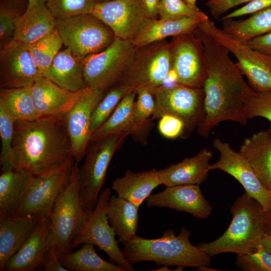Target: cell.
I'll return each mask as SVG.
<instances>
[{
	"mask_svg": "<svg viewBox=\"0 0 271 271\" xmlns=\"http://www.w3.org/2000/svg\"><path fill=\"white\" fill-rule=\"evenodd\" d=\"M194 32L202 42L207 70L203 87L205 116L198 132L208 138L210 131L222 121L245 125L249 104L256 92L244 80L225 47L199 28Z\"/></svg>",
	"mask_w": 271,
	"mask_h": 271,
	"instance_id": "obj_1",
	"label": "cell"
},
{
	"mask_svg": "<svg viewBox=\"0 0 271 271\" xmlns=\"http://www.w3.org/2000/svg\"><path fill=\"white\" fill-rule=\"evenodd\" d=\"M13 145L17 167L33 175H51L75 162L63 114L16 121Z\"/></svg>",
	"mask_w": 271,
	"mask_h": 271,
	"instance_id": "obj_2",
	"label": "cell"
},
{
	"mask_svg": "<svg viewBox=\"0 0 271 271\" xmlns=\"http://www.w3.org/2000/svg\"><path fill=\"white\" fill-rule=\"evenodd\" d=\"M191 232L182 227L178 235L171 229L161 237L146 239L135 235L123 242L122 253L126 260L133 264L152 261L157 265L186 267L209 266L210 257L189 241Z\"/></svg>",
	"mask_w": 271,
	"mask_h": 271,
	"instance_id": "obj_3",
	"label": "cell"
},
{
	"mask_svg": "<svg viewBox=\"0 0 271 271\" xmlns=\"http://www.w3.org/2000/svg\"><path fill=\"white\" fill-rule=\"evenodd\" d=\"M230 212L231 222L220 237L196 245L210 257L222 253L238 255L253 251L264 234L266 213L260 203L246 192L236 199Z\"/></svg>",
	"mask_w": 271,
	"mask_h": 271,
	"instance_id": "obj_4",
	"label": "cell"
},
{
	"mask_svg": "<svg viewBox=\"0 0 271 271\" xmlns=\"http://www.w3.org/2000/svg\"><path fill=\"white\" fill-rule=\"evenodd\" d=\"M79 168L75 162L69 181L57 196L49 214L51 224L47 247L53 250L59 258L73 251L72 243L88 218L80 195Z\"/></svg>",
	"mask_w": 271,
	"mask_h": 271,
	"instance_id": "obj_5",
	"label": "cell"
},
{
	"mask_svg": "<svg viewBox=\"0 0 271 271\" xmlns=\"http://www.w3.org/2000/svg\"><path fill=\"white\" fill-rule=\"evenodd\" d=\"M172 71L170 42L166 39L137 47L117 84L130 92L144 88L154 94Z\"/></svg>",
	"mask_w": 271,
	"mask_h": 271,
	"instance_id": "obj_6",
	"label": "cell"
},
{
	"mask_svg": "<svg viewBox=\"0 0 271 271\" xmlns=\"http://www.w3.org/2000/svg\"><path fill=\"white\" fill-rule=\"evenodd\" d=\"M198 28L235 56L236 65L255 92L271 91V55L251 48L246 42L218 28L209 18L203 20Z\"/></svg>",
	"mask_w": 271,
	"mask_h": 271,
	"instance_id": "obj_7",
	"label": "cell"
},
{
	"mask_svg": "<svg viewBox=\"0 0 271 271\" xmlns=\"http://www.w3.org/2000/svg\"><path fill=\"white\" fill-rule=\"evenodd\" d=\"M128 135L123 132L113 133L90 143L85 162L79 168V192L86 210L95 207L108 166Z\"/></svg>",
	"mask_w": 271,
	"mask_h": 271,
	"instance_id": "obj_8",
	"label": "cell"
},
{
	"mask_svg": "<svg viewBox=\"0 0 271 271\" xmlns=\"http://www.w3.org/2000/svg\"><path fill=\"white\" fill-rule=\"evenodd\" d=\"M63 45L82 58L107 48L116 38L112 30L92 13L56 19Z\"/></svg>",
	"mask_w": 271,
	"mask_h": 271,
	"instance_id": "obj_9",
	"label": "cell"
},
{
	"mask_svg": "<svg viewBox=\"0 0 271 271\" xmlns=\"http://www.w3.org/2000/svg\"><path fill=\"white\" fill-rule=\"evenodd\" d=\"M155 109L153 120L166 114L176 116L186 125L185 137L204 119L205 92L203 88H193L175 83L165 85L154 94Z\"/></svg>",
	"mask_w": 271,
	"mask_h": 271,
	"instance_id": "obj_10",
	"label": "cell"
},
{
	"mask_svg": "<svg viewBox=\"0 0 271 271\" xmlns=\"http://www.w3.org/2000/svg\"><path fill=\"white\" fill-rule=\"evenodd\" d=\"M137 48L131 41L116 38L105 50L85 57L83 69L87 86L107 91L117 84Z\"/></svg>",
	"mask_w": 271,
	"mask_h": 271,
	"instance_id": "obj_11",
	"label": "cell"
},
{
	"mask_svg": "<svg viewBox=\"0 0 271 271\" xmlns=\"http://www.w3.org/2000/svg\"><path fill=\"white\" fill-rule=\"evenodd\" d=\"M111 196V189L109 188L100 193L95 207L92 210H86V223L72 246L73 248L85 243H91L104 251L110 262L116 263L126 271H134V267L126 260L119 247L115 239L116 234L108 220L106 210Z\"/></svg>",
	"mask_w": 271,
	"mask_h": 271,
	"instance_id": "obj_12",
	"label": "cell"
},
{
	"mask_svg": "<svg viewBox=\"0 0 271 271\" xmlns=\"http://www.w3.org/2000/svg\"><path fill=\"white\" fill-rule=\"evenodd\" d=\"M172 71L176 84L203 88L207 77L203 48L194 31L173 37L170 42Z\"/></svg>",
	"mask_w": 271,
	"mask_h": 271,
	"instance_id": "obj_13",
	"label": "cell"
},
{
	"mask_svg": "<svg viewBox=\"0 0 271 271\" xmlns=\"http://www.w3.org/2000/svg\"><path fill=\"white\" fill-rule=\"evenodd\" d=\"M92 14L107 25L116 38L131 42L151 18L142 0L97 2Z\"/></svg>",
	"mask_w": 271,
	"mask_h": 271,
	"instance_id": "obj_14",
	"label": "cell"
},
{
	"mask_svg": "<svg viewBox=\"0 0 271 271\" xmlns=\"http://www.w3.org/2000/svg\"><path fill=\"white\" fill-rule=\"evenodd\" d=\"M73 164L51 175H32L13 217L49 216L57 196L69 181Z\"/></svg>",
	"mask_w": 271,
	"mask_h": 271,
	"instance_id": "obj_15",
	"label": "cell"
},
{
	"mask_svg": "<svg viewBox=\"0 0 271 271\" xmlns=\"http://www.w3.org/2000/svg\"><path fill=\"white\" fill-rule=\"evenodd\" d=\"M212 145L219 152V158L216 163L210 165V171L218 169L232 176L247 193L260 203L266 213L269 212L271 191L261 183L244 157L219 138L214 139Z\"/></svg>",
	"mask_w": 271,
	"mask_h": 271,
	"instance_id": "obj_16",
	"label": "cell"
},
{
	"mask_svg": "<svg viewBox=\"0 0 271 271\" xmlns=\"http://www.w3.org/2000/svg\"><path fill=\"white\" fill-rule=\"evenodd\" d=\"M42 76L29 46L12 38L1 48V88L31 87Z\"/></svg>",
	"mask_w": 271,
	"mask_h": 271,
	"instance_id": "obj_17",
	"label": "cell"
},
{
	"mask_svg": "<svg viewBox=\"0 0 271 271\" xmlns=\"http://www.w3.org/2000/svg\"><path fill=\"white\" fill-rule=\"evenodd\" d=\"M106 91L87 86L73 107L64 115L66 128L72 145V155L80 163L85 156L91 136V117L93 109Z\"/></svg>",
	"mask_w": 271,
	"mask_h": 271,
	"instance_id": "obj_18",
	"label": "cell"
},
{
	"mask_svg": "<svg viewBox=\"0 0 271 271\" xmlns=\"http://www.w3.org/2000/svg\"><path fill=\"white\" fill-rule=\"evenodd\" d=\"M145 201L148 207H166L190 213L199 219L208 218L213 210L199 185L167 187L162 192L151 194Z\"/></svg>",
	"mask_w": 271,
	"mask_h": 271,
	"instance_id": "obj_19",
	"label": "cell"
},
{
	"mask_svg": "<svg viewBox=\"0 0 271 271\" xmlns=\"http://www.w3.org/2000/svg\"><path fill=\"white\" fill-rule=\"evenodd\" d=\"M137 95V91H131L122 98L108 119L91 134L90 144L108 135L123 132L131 134L141 144H147L153 122L143 123L136 120L133 109Z\"/></svg>",
	"mask_w": 271,
	"mask_h": 271,
	"instance_id": "obj_20",
	"label": "cell"
},
{
	"mask_svg": "<svg viewBox=\"0 0 271 271\" xmlns=\"http://www.w3.org/2000/svg\"><path fill=\"white\" fill-rule=\"evenodd\" d=\"M83 89L69 90L45 76L38 78L31 86L35 107L40 116L64 114L78 101Z\"/></svg>",
	"mask_w": 271,
	"mask_h": 271,
	"instance_id": "obj_21",
	"label": "cell"
},
{
	"mask_svg": "<svg viewBox=\"0 0 271 271\" xmlns=\"http://www.w3.org/2000/svg\"><path fill=\"white\" fill-rule=\"evenodd\" d=\"M56 21L46 3L29 2L25 12L15 20L13 38L30 46L53 31Z\"/></svg>",
	"mask_w": 271,
	"mask_h": 271,
	"instance_id": "obj_22",
	"label": "cell"
},
{
	"mask_svg": "<svg viewBox=\"0 0 271 271\" xmlns=\"http://www.w3.org/2000/svg\"><path fill=\"white\" fill-rule=\"evenodd\" d=\"M51 224L49 216L43 217L21 248L7 261L3 270L32 271L43 266Z\"/></svg>",
	"mask_w": 271,
	"mask_h": 271,
	"instance_id": "obj_23",
	"label": "cell"
},
{
	"mask_svg": "<svg viewBox=\"0 0 271 271\" xmlns=\"http://www.w3.org/2000/svg\"><path fill=\"white\" fill-rule=\"evenodd\" d=\"M213 155L206 148L196 155L158 170L162 185L166 187L182 185H200L208 176L209 162Z\"/></svg>",
	"mask_w": 271,
	"mask_h": 271,
	"instance_id": "obj_24",
	"label": "cell"
},
{
	"mask_svg": "<svg viewBox=\"0 0 271 271\" xmlns=\"http://www.w3.org/2000/svg\"><path fill=\"white\" fill-rule=\"evenodd\" d=\"M44 217H0V270L23 245Z\"/></svg>",
	"mask_w": 271,
	"mask_h": 271,
	"instance_id": "obj_25",
	"label": "cell"
},
{
	"mask_svg": "<svg viewBox=\"0 0 271 271\" xmlns=\"http://www.w3.org/2000/svg\"><path fill=\"white\" fill-rule=\"evenodd\" d=\"M84 59L66 47L58 53L44 76L69 90H81L87 87L84 77Z\"/></svg>",
	"mask_w": 271,
	"mask_h": 271,
	"instance_id": "obj_26",
	"label": "cell"
},
{
	"mask_svg": "<svg viewBox=\"0 0 271 271\" xmlns=\"http://www.w3.org/2000/svg\"><path fill=\"white\" fill-rule=\"evenodd\" d=\"M239 152L261 183L271 191V138L268 130L260 131L245 139Z\"/></svg>",
	"mask_w": 271,
	"mask_h": 271,
	"instance_id": "obj_27",
	"label": "cell"
},
{
	"mask_svg": "<svg viewBox=\"0 0 271 271\" xmlns=\"http://www.w3.org/2000/svg\"><path fill=\"white\" fill-rule=\"evenodd\" d=\"M162 185L158 170L133 172L126 171L124 175L116 178L112 182L111 189L118 197L127 200L139 208L153 190Z\"/></svg>",
	"mask_w": 271,
	"mask_h": 271,
	"instance_id": "obj_28",
	"label": "cell"
},
{
	"mask_svg": "<svg viewBox=\"0 0 271 271\" xmlns=\"http://www.w3.org/2000/svg\"><path fill=\"white\" fill-rule=\"evenodd\" d=\"M203 20L190 17L168 20L150 18L131 42L136 47H140L169 37L193 32Z\"/></svg>",
	"mask_w": 271,
	"mask_h": 271,
	"instance_id": "obj_29",
	"label": "cell"
},
{
	"mask_svg": "<svg viewBox=\"0 0 271 271\" xmlns=\"http://www.w3.org/2000/svg\"><path fill=\"white\" fill-rule=\"evenodd\" d=\"M32 174L11 167L0 176V217H13Z\"/></svg>",
	"mask_w": 271,
	"mask_h": 271,
	"instance_id": "obj_30",
	"label": "cell"
},
{
	"mask_svg": "<svg viewBox=\"0 0 271 271\" xmlns=\"http://www.w3.org/2000/svg\"><path fill=\"white\" fill-rule=\"evenodd\" d=\"M139 208L131 202L111 195L106 210L109 223L118 238V243L128 241L136 235Z\"/></svg>",
	"mask_w": 271,
	"mask_h": 271,
	"instance_id": "obj_31",
	"label": "cell"
},
{
	"mask_svg": "<svg viewBox=\"0 0 271 271\" xmlns=\"http://www.w3.org/2000/svg\"><path fill=\"white\" fill-rule=\"evenodd\" d=\"M223 30L235 38L247 42L271 31V7L256 12L245 20H222Z\"/></svg>",
	"mask_w": 271,
	"mask_h": 271,
	"instance_id": "obj_32",
	"label": "cell"
},
{
	"mask_svg": "<svg viewBox=\"0 0 271 271\" xmlns=\"http://www.w3.org/2000/svg\"><path fill=\"white\" fill-rule=\"evenodd\" d=\"M94 246L85 243L80 249L62 255L60 261L69 270L126 271L118 264L102 259L96 252Z\"/></svg>",
	"mask_w": 271,
	"mask_h": 271,
	"instance_id": "obj_33",
	"label": "cell"
},
{
	"mask_svg": "<svg viewBox=\"0 0 271 271\" xmlns=\"http://www.w3.org/2000/svg\"><path fill=\"white\" fill-rule=\"evenodd\" d=\"M0 104L15 121L32 120L40 117L35 107L31 86L1 88Z\"/></svg>",
	"mask_w": 271,
	"mask_h": 271,
	"instance_id": "obj_34",
	"label": "cell"
},
{
	"mask_svg": "<svg viewBox=\"0 0 271 271\" xmlns=\"http://www.w3.org/2000/svg\"><path fill=\"white\" fill-rule=\"evenodd\" d=\"M63 45L62 40L55 28L48 35L29 46L35 63L43 75L61 50Z\"/></svg>",
	"mask_w": 271,
	"mask_h": 271,
	"instance_id": "obj_35",
	"label": "cell"
},
{
	"mask_svg": "<svg viewBox=\"0 0 271 271\" xmlns=\"http://www.w3.org/2000/svg\"><path fill=\"white\" fill-rule=\"evenodd\" d=\"M130 92L128 88L119 84L106 91L92 112L90 121L91 134L108 119L122 98Z\"/></svg>",
	"mask_w": 271,
	"mask_h": 271,
	"instance_id": "obj_36",
	"label": "cell"
},
{
	"mask_svg": "<svg viewBox=\"0 0 271 271\" xmlns=\"http://www.w3.org/2000/svg\"><path fill=\"white\" fill-rule=\"evenodd\" d=\"M28 4V0H1V48L13 38L15 20L25 12Z\"/></svg>",
	"mask_w": 271,
	"mask_h": 271,
	"instance_id": "obj_37",
	"label": "cell"
},
{
	"mask_svg": "<svg viewBox=\"0 0 271 271\" xmlns=\"http://www.w3.org/2000/svg\"><path fill=\"white\" fill-rule=\"evenodd\" d=\"M15 120L0 104V136L2 148L0 155L1 169L17 167L13 151V138Z\"/></svg>",
	"mask_w": 271,
	"mask_h": 271,
	"instance_id": "obj_38",
	"label": "cell"
},
{
	"mask_svg": "<svg viewBox=\"0 0 271 271\" xmlns=\"http://www.w3.org/2000/svg\"><path fill=\"white\" fill-rule=\"evenodd\" d=\"M96 0H47L46 4L56 19L92 13Z\"/></svg>",
	"mask_w": 271,
	"mask_h": 271,
	"instance_id": "obj_39",
	"label": "cell"
},
{
	"mask_svg": "<svg viewBox=\"0 0 271 271\" xmlns=\"http://www.w3.org/2000/svg\"><path fill=\"white\" fill-rule=\"evenodd\" d=\"M160 19L168 20L190 17L205 20L208 16L200 10L190 7L183 0H160L158 8Z\"/></svg>",
	"mask_w": 271,
	"mask_h": 271,
	"instance_id": "obj_40",
	"label": "cell"
},
{
	"mask_svg": "<svg viewBox=\"0 0 271 271\" xmlns=\"http://www.w3.org/2000/svg\"><path fill=\"white\" fill-rule=\"evenodd\" d=\"M235 264L244 271H271V253L257 246L253 251L237 255Z\"/></svg>",
	"mask_w": 271,
	"mask_h": 271,
	"instance_id": "obj_41",
	"label": "cell"
},
{
	"mask_svg": "<svg viewBox=\"0 0 271 271\" xmlns=\"http://www.w3.org/2000/svg\"><path fill=\"white\" fill-rule=\"evenodd\" d=\"M137 98L133 109V114L136 120L140 123L153 122L150 118L155 109L156 103L154 95L149 90L142 88L137 91Z\"/></svg>",
	"mask_w": 271,
	"mask_h": 271,
	"instance_id": "obj_42",
	"label": "cell"
},
{
	"mask_svg": "<svg viewBox=\"0 0 271 271\" xmlns=\"http://www.w3.org/2000/svg\"><path fill=\"white\" fill-rule=\"evenodd\" d=\"M248 119L261 117L271 123V91L256 92L247 110Z\"/></svg>",
	"mask_w": 271,
	"mask_h": 271,
	"instance_id": "obj_43",
	"label": "cell"
},
{
	"mask_svg": "<svg viewBox=\"0 0 271 271\" xmlns=\"http://www.w3.org/2000/svg\"><path fill=\"white\" fill-rule=\"evenodd\" d=\"M158 129L160 133L168 139L179 137L185 138L186 125L180 118L171 114H166L159 118Z\"/></svg>",
	"mask_w": 271,
	"mask_h": 271,
	"instance_id": "obj_44",
	"label": "cell"
},
{
	"mask_svg": "<svg viewBox=\"0 0 271 271\" xmlns=\"http://www.w3.org/2000/svg\"><path fill=\"white\" fill-rule=\"evenodd\" d=\"M271 7V0H252L244 6L224 16L222 20L238 18Z\"/></svg>",
	"mask_w": 271,
	"mask_h": 271,
	"instance_id": "obj_45",
	"label": "cell"
},
{
	"mask_svg": "<svg viewBox=\"0 0 271 271\" xmlns=\"http://www.w3.org/2000/svg\"><path fill=\"white\" fill-rule=\"evenodd\" d=\"M252 0H213L208 1L205 5L209 9L211 15L215 19L230 9L239 5L246 4Z\"/></svg>",
	"mask_w": 271,
	"mask_h": 271,
	"instance_id": "obj_46",
	"label": "cell"
},
{
	"mask_svg": "<svg viewBox=\"0 0 271 271\" xmlns=\"http://www.w3.org/2000/svg\"><path fill=\"white\" fill-rule=\"evenodd\" d=\"M246 43L254 50L271 55V31L255 37Z\"/></svg>",
	"mask_w": 271,
	"mask_h": 271,
	"instance_id": "obj_47",
	"label": "cell"
},
{
	"mask_svg": "<svg viewBox=\"0 0 271 271\" xmlns=\"http://www.w3.org/2000/svg\"><path fill=\"white\" fill-rule=\"evenodd\" d=\"M43 266L47 271H68L60 261L55 251L47 249L43 261Z\"/></svg>",
	"mask_w": 271,
	"mask_h": 271,
	"instance_id": "obj_48",
	"label": "cell"
},
{
	"mask_svg": "<svg viewBox=\"0 0 271 271\" xmlns=\"http://www.w3.org/2000/svg\"><path fill=\"white\" fill-rule=\"evenodd\" d=\"M152 19H158V8L160 0H142Z\"/></svg>",
	"mask_w": 271,
	"mask_h": 271,
	"instance_id": "obj_49",
	"label": "cell"
},
{
	"mask_svg": "<svg viewBox=\"0 0 271 271\" xmlns=\"http://www.w3.org/2000/svg\"><path fill=\"white\" fill-rule=\"evenodd\" d=\"M257 246H261L264 250L271 253V235L263 234Z\"/></svg>",
	"mask_w": 271,
	"mask_h": 271,
	"instance_id": "obj_50",
	"label": "cell"
},
{
	"mask_svg": "<svg viewBox=\"0 0 271 271\" xmlns=\"http://www.w3.org/2000/svg\"><path fill=\"white\" fill-rule=\"evenodd\" d=\"M264 234L271 235V211L266 213V219L264 227Z\"/></svg>",
	"mask_w": 271,
	"mask_h": 271,
	"instance_id": "obj_51",
	"label": "cell"
},
{
	"mask_svg": "<svg viewBox=\"0 0 271 271\" xmlns=\"http://www.w3.org/2000/svg\"><path fill=\"white\" fill-rule=\"evenodd\" d=\"M190 7L195 10H199L197 7V0H183Z\"/></svg>",
	"mask_w": 271,
	"mask_h": 271,
	"instance_id": "obj_52",
	"label": "cell"
},
{
	"mask_svg": "<svg viewBox=\"0 0 271 271\" xmlns=\"http://www.w3.org/2000/svg\"><path fill=\"white\" fill-rule=\"evenodd\" d=\"M156 270V271H171V270H172V269L169 268V266L164 265H163V267L160 268L159 269H156V270Z\"/></svg>",
	"mask_w": 271,
	"mask_h": 271,
	"instance_id": "obj_53",
	"label": "cell"
},
{
	"mask_svg": "<svg viewBox=\"0 0 271 271\" xmlns=\"http://www.w3.org/2000/svg\"><path fill=\"white\" fill-rule=\"evenodd\" d=\"M29 2H32V1H39V2H43L46 3L47 0H28Z\"/></svg>",
	"mask_w": 271,
	"mask_h": 271,
	"instance_id": "obj_54",
	"label": "cell"
},
{
	"mask_svg": "<svg viewBox=\"0 0 271 271\" xmlns=\"http://www.w3.org/2000/svg\"><path fill=\"white\" fill-rule=\"evenodd\" d=\"M110 1V0H96V3L105 2V1Z\"/></svg>",
	"mask_w": 271,
	"mask_h": 271,
	"instance_id": "obj_55",
	"label": "cell"
},
{
	"mask_svg": "<svg viewBox=\"0 0 271 271\" xmlns=\"http://www.w3.org/2000/svg\"><path fill=\"white\" fill-rule=\"evenodd\" d=\"M268 131L269 133V134H270V137L271 138V126L268 129Z\"/></svg>",
	"mask_w": 271,
	"mask_h": 271,
	"instance_id": "obj_56",
	"label": "cell"
},
{
	"mask_svg": "<svg viewBox=\"0 0 271 271\" xmlns=\"http://www.w3.org/2000/svg\"><path fill=\"white\" fill-rule=\"evenodd\" d=\"M213 1V0H207V2H208V1Z\"/></svg>",
	"mask_w": 271,
	"mask_h": 271,
	"instance_id": "obj_57",
	"label": "cell"
},
{
	"mask_svg": "<svg viewBox=\"0 0 271 271\" xmlns=\"http://www.w3.org/2000/svg\"></svg>",
	"mask_w": 271,
	"mask_h": 271,
	"instance_id": "obj_58",
	"label": "cell"
}]
</instances>
